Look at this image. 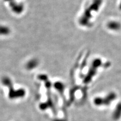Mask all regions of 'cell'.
<instances>
[{
  "label": "cell",
  "mask_w": 121,
  "mask_h": 121,
  "mask_svg": "<svg viewBox=\"0 0 121 121\" xmlns=\"http://www.w3.org/2000/svg\"><path fill=\"white\" fill-rule=\"evenodd\" d=\"M10 32L9 28L6 26H0V35H9Z\"/></svg>",
  "instance_id": "6da1fadb"
}]
</instances>
